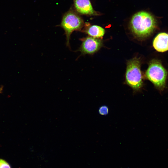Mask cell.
Masks as SVG:
<instances>
[{
	"label": "cell",
	"instance_id": "1",
	"mask_svg": "<svg viewBox=\"0 0 168 168\" xmlns=\"http://www.w3.org/2000/svg\"><path fill=\"white\" fill-rule=\"evenodd\" d=\"M132 32L137 36L145 38L151 35L156 27L154 17L149 13L141 11L132 16L130 24Z\"/></svg>",
	"mask_w": 168,
	"mask_h": 168
},
{
	"label": "cell",
	"instance_id": "2",
	"mask_svg": "<svg viewBox=\"0 0 168 168\" xmlns=\"http://www.w3.org/2000/svg\"><path fill=\"white\" fill-rule=\"evenodd\" d=\"M84 25L83 19L75 11L70 9L64 14L60 26L64 31L68 46L70 47L72 33L74 31H81Z\"/></svg>",
	"mask_w": 168,
	"mask_h": 168
},
{
	"label": "cell",
	"instance_id": "3",
	"mask_svg": "<svg viewBox=\"0 0 168 168\" xmlns=\"http://www.w3.org/2000/svg\"><path fill=\"white\" fill-rule=\"evenodd\" d=\"M167 75L166 70L159 60L153 59L150 62L146 72V76L160 91L163 90L166 87Z\"/></svg>",
	"mask_w": 168,
	"mask_h": 168
},
{
	"label": "cell",
	"instance_id": "4",
	"mask_svg": "<svg viewBox=\"0 0 168 168\" xmlns=\"http://www.w3.org/2000/svg\"><path fill=\"white\" fill-rule=\"evenodd\" d=\"M140 67L141 62L138 58H133L128 62L125 74L126 82L135 91L139 90L143 86Z\"/></svg>",
	"mask_w": 168,
	"mask_h": 168
},
{
	"label": "cell",
	"instance_id": "5",
	"mask_svg": "<svg viewBox=\"0 0 168 168\" xmlns=\"http://www.w3.org/2000/svg\"><path fill=\"white\" fill-rule=\"evenodd\" d=\"M80 40L82 43L78 50L82 55L93 54L97 51L102 45V41L99 38L88 36Z\"/></svg>",
	"mask_w": 168,
	"mask_h": 168
},
{
	"label": "cell",
	"instance_id": "6",
	"mask_svg": "<svg viewBox=\"0 0 168 168\" xmlns=\"http://www.w3.org/2000/svg\"><path fill=\"white\" fill-rule=\"evenodd\" d=\"M75 11L79 14L92 15L96 13L90 0H73Z\"/></svg>",
	"mask_w": 168,
	"mask_h": 168
},
{
	"label": "cell",
	"instance_id": "7",
	"mask_svg": "<svg viewBox=\"0 0 168 168\" xmlns=\"http://www.w3.org/2000/svg\"><path fill=\"white\" fill-rule=\"evenodd\" d=\"M153 46L159 52H164L168 50V34L162 32L157 35L153 40Z\"/></svg>",
	"mask_w": 168,
	"mask_h": 168
},
{
	"label": "cell",
	"instance_id": "8",
	"mask_svg": "<svg viewBox=\"0 0 168 168\" xmlns=\"http://www.w3.org/2000/svg\"><path fill=\"white\" fill-rule=\"evenodd\" d=\"M84 27L82 31L90 36L99 38L102 37L105 33V30L102 27L96 25H89L86 23L84 25Z\"/></svg>",
	"mask_w": 168,
	"mask_h": 168
},
{
	"label": "cell",
	"instance_id": "9",
	"mask_svg": "<svg viewBox=\"0 0 168 168\" xmlns=\"http://www.w3.org/2000/svg\"><path fill=\"white\" fill-rule=\"evenodd\" d=\"M109 112V109L107 106L103 105L100 106L98 110V113L100 115L105 116L107 115Z\"/></svg>",
	"mask_w": 168,
	"mask_h": 168
},
{
	"label": "cell",
	"instance_id": "10",
	"mask_svg": "<svg viewBox=\"0 0 168 168\" xmlns=\"http://www.w3.org/2000/svg\"><path fill=\"white\" fill-rule=\"evenodd\" d=\"M0 168H11L9 164L5 160L0 159Z\"/></svg>",
	"mask_w": 168,
	"mask_h": 168
}]
</instances>
